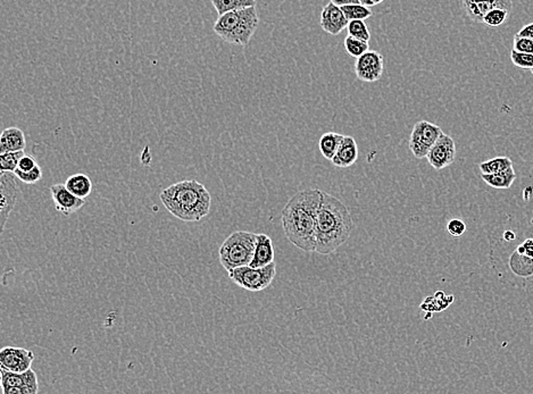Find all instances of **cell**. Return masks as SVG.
I'll use <instances>...</instances> for the list:
<instances>
[{
  "label": "cell",
  "instance_id": "cell-1",
  "mask_svg": "<svg viewBox=\"0 0 533 394\" xmlns=\"http://www.w3.org/2000/svg\"><path fill=\"white\" fill-rule=\"evenodd\" d=\"M321 199V190L307 189L296 193L282 210V227L287 239L306 253L315 251L316 221Z\"/></svg>",
  "mask_w": 533,
  "mask_h": 394
},
{
  "label": "cell",
  "instance_id": "cell-2",
  "mask_svg": "<svg viewBox=\"0 0 533 394\" xmlns=\"http://www.w3.org/2000/svg\"><path fill=\"white\" fill-rule=\"evenodd\" d=\"M353 227V218L345 203L322 191L316 221V253L320 255L334 253L351 238Z\"/></svg>",
  "mask_w": 533,
  "mask_h": 394
},
{
  "label": "cell",
  "instance_id": "cell-3",
  "mask_svg": "<svg viewBox=\"0 0 533 394\" xmlns=\"http://www.w3.org/2000/svg\"><path fill=\"white\" fill-rule=\"evenodd\" d=\"M161 201L172 215L182 222H199L211 210L212 196L196 179L175 183L161 192Z\"/></svg>",
  "mask_w": 533,
  "mask_h": 394
},
{
  "label": "cell",
  "instance_id": "cell-4",
  "mask_svg": "<svg viewBox=\"0 0 533 394\" xmlns=\"http://www.w3.org/2000/svg\"><path fill=\"white\" fill-rule=\"evenodd\" d=\"M260 16L256 6L236 9L218 15L214 32L227 44L247 46L256 32Z\"/></svg>",
  "mask_w": 533,
  "mask_h": 394
},
{
  "label": "cell",
  "instance_id": "cell-5",
  "mask_svg": "<svg viewBox=\"0 0 533 394\" xmlns=\"http://www.w3.org/2000/svg\"><path fill=\"white\" fill-rule=\"evenodd\" d=\"M257 234L247 231H237L225 239L218 250V258L225 271L229 272L237 267L251 265Z\"/></svg>",
  "mask_w": 533,
  "mask_h": 394
},
{
  "label": "cell",
  "instance_id": "cell-6",
  "mask_svg": "<svg viewBox=\"0 0 533 394\" xmlns=\"http://www.w3.org/2000/svg\"><path fill=\"white\" fill-rule=\"evenodd\" d=\"M277 274V264L272 262L264 267L242 266L227 272L233 282L247 291L260 292L271 286Z\"/></svg>",
  "mask_w": 533,
  "mask_h": 394
},
{
  "label": "cell",
  "instance_id": "cell-7",
  "mask_svg": "<svg viewBox=\"0 0 533 394\" xmlns=\"http://www.w3.org/2000/svg\"><path fill=\"white\" fill-rule=\"evenodd\" d=\"M441 127L427 121H420L413 127L410 136V149L418 159L427 158L433 144L441 136Z\"/></svg>",
  "mask_w": 533,
  "mask_h": 394
},
{
  "label": "cell",
  "instance_id": "cell-8",
  "mask_svg": "<svg viewBox=\"0 0 533 394\" xmlns=\"http://www.w3.org/2000/svg\"><path fill=\"white\" fill-rule=\"evenodd\" d=\"M0 375L4 394H37L39 392L38 377L31 368L24 373H14L0 368Z\"/></svg>",
  "mask_w": 533,
  "mask_h": 394
},
{
  "label": "cell",
  "instance_id": "cell-9",
  "mask_svg": "<svg viewBox=\"0 0 533 394\" xmlns=\"http://www.w3.org/2000/svg\"><path fill=\"white\" fill-rule=\"evenodd\" d=\"M16 175L11 172L0 174V232L3 233L11 212L18 203V189Z\"/></svg>",
  "mask_w": 533,
  "mask_h": 394
},
{
  "label": "cell",
  "instance_id": "cell-10",
  "mask_svg": "<svg viewBox=\"0 0 533 394\" xmlns=\"http://www.w3.org/2000/svg\"><path fill=\"white\" fill-rule=\"evenodd\" d=\"M384 71V57L379 51H368L356 58L355 74L363 82H377Z\"/></svg>",
  "mask_w": 533,
  "mask_h": 394
},
{
  "label": "cell",
  "instance_id": "cell-11",
  "mask_svg": "<svg viewBox=\"0 0 533 394\" xmlns=\"http://www.w3.org/2000/svg\"><path fill=\"white\" fill-rule=\"evenodd\" d=\"M456 157V144L454 139L442 132L441 136L433 144L430 151L427 153V159L429 164L436 171H440L448 167L454 163Z\"/></svg>",
  "mask_w": 533,
  "mask_h": 394
},
{
  "label": "cell",
  "instance_id": "cell-12",
  "mask_svg": "<svg viewBox=\"0 0 533 394\" xmlns=\"http://www.w3.org/2000/svg\"><path fill=\"white\" fill-rule=\"evenodd\" d=\"M36 356L24 348L5 347L0 351V368L14 373H24L32 366Z\"/></svg>",
  "mask_w": 533,
  "mask_h": 394
},
{
  "label": "cell",
  "instance_id": "cell-13",
  "mask_svg": "<svg viewBox=\"0 0 533 394\" xmlns=\"http://www.w3.org/2000/svg\"><path fill=\"white\" fill-rule=\"evenodd\" d=\"M51 193L55 208L64 216L72 215L86 205V199L74 196L65 184H54L51 186Z\"/></svg>",
  "mask_w": 533,
  "mask_h": 394
},
{
  "label": "cell",
  "instance_id": "cell-14",
  "mask_svg": "<svg viewBox=\"0 0 533 394\" xmlns=\"http://www.w3.org/2000/svg\"><path fill=\"white\" fill-rule=\"evenodd\" d=\"M348 23L349 21L346 18L341 7L337 6L330 1L325 5V8L322 9L320 25L323 31L331 36L340 34L344 30L347 29Z\"/></svg>",
  "mask_w": 533,
  "mask_h": 394
},
{
  "label": "cell",
  "instance_id": "cell-15",
  "mask_svg": "<svg viewBox=\"0 0 533 394\" xmlns=\"http://www.w3.org/2000/svg\"><path fill=\"white\" fill-rule=\"evenodd\" d=\"M358 159V147L353 136H345L339 146L338 151L333 157V165L340 168L351 167Z\"/></svg>",
  "mask_w": 533,
  "mask_h": 394
},
{
  "label": "cell",
  "instance_id": "cell-16",
  "mask_svg": "<svg viewBox=\"0 0 533 394\" xmlns=\"http://www.w3.org/2000/svg\"><path fill=\"white\" fill-rule=\"evenodd\" d=\"M273 242L270 236L266 234H257L256 247L253 253L251 267H264L274 262Z\"/></svg>",
  "mask_w": 533,
  "mask_h": 394
},
{
  "label": "cell",
  "instance_id": "cell-17",
  "mask_svg": "<svg viewBox=\"0 0 533 394\" xmlns=\"http://www.w3.org/2000/svg\"><path fill=\"white\" fill-rule=\"evenodd\" d=\"M25 146L27 140L21 129L12 127L4 129L0 136V153L22 151Z\"/></svg>",
  "mask_w": 533,
  "mask_h": 394
},
{
  "label": "cell",
  "instance_id": "cell-18",
  "mask_svg": "<svg viewBox=\"0 0 533 394\" xmlns=\"http://www.w3.org/2000/svg\"><path fill=\"white\" fill-rule=\"evenodd\" d=\"M66 188L77 197L86 199L92 191V182L86 174H74L66 179Z\"/></svg>",
  "mask_w": 533,
  "mask_h": 394
},
{
  "label": "cell",
  "instance_id": "cell-19",
  "mask_svg": "<svg viewBox=\"0 0 533 394\" xmlns=\"http://www.w3.org/2000/svg\"><path fill=\"white\" fill-rule=\"evenodd\" d=\"M481 179L491 188L510 189L516 179V174L514 168L510 167L499 173L482 174Z\"/></svg>",
  "mask_w": 533,
  "mask_h": 394
},
{
  "label": "cell",
  "instance_id": "cell-20",
  "mask_svg": "<svg viewBox=\"0 0 533 394\" xmlns=\"http://www.w3.org/2000/svg\"><path fill=\"white\" fill-rule=\"evenodd\" d=\"M510 268L513 273L521 277H530L533 275V258L521 255L518 251L510 255Z\"/></svg>",
  "mask_w": 533,
  "mask_h": 394
},
{
  "label": "cell",
  "instance_id": "cell-21",
  "mask_svg": "<svg viewBox=\"0 0 533 394\" xmlns=\"http://www.w3.org/2000/svg\"><path fill=\"white\" fill-rule=\"evenodd\" d=\"M344 136H345L337 132H327L320 138L318 148H320V151L325 159L332 160L333 157L338 151L339 146L341 144Z\"/></svg>",
  "mask_w": 533,
  "mask_h": 394
},
{
  "label": "cell",
  "instance_id": "cell-22",
  "mask_svg": "<svg viewBox=\"0 0 533 394\" xmlns=\"http://www.w3.org/2000/svg\"><path fill=\"white\" fill-rule=\"evenodd\" d=\"M454 301V296H447L444 292H437L433 297H427L421 305L422 310L427 312H442L451 306Z\"/></svg>",
  "mask_w": 533,
  "mask_h": 394
},
{
  "label": "cell",
  "instance_id": "cell-23",
  "mask_svg": "<svg viewBox=\"0 0 533 394\" xmlns=\"http://www.w3.org/2000/svg\"><path fill=\"white\" fill-rule=\"evenodd\" d=\"M218 15L236 11V9L246 8V7L256 6V0H211Z\"/></svg>",
  "mask_w": 533,
  "mask_h": 394
},
{
  "label": "cell",
  "instance_id": "cell-24",
  "mask_svg": "<svg viewBox=\"0 0 533 394\" xmlns=\"http://www.w3.org/2000/svg\"><path fill=\"white\" fill-rule=\"evenodd\" d=\"M510 167H513V162L508 157H496V158L481 163L479 165L482 174L499 173Z\"/></svg>",
  "mask_w": 533,
  "mask_h": 394
},
{
  "label": "cell",
  "instance_id": "cell-25",
  "mask_svg": "<svg viewBox=\"0 0 533 394\" xmlns=\"http://www.w3.org/2000/svg\"><path fill=\"white\" fill-rule=\"evenodd\" d=\"M341 8L345 13L348 21H353V20H364L365 21L368 18H371L372 14H373L370 7L362 5V4H351V5L342 6Z\"/></svg>",
  "mask_w": 533,
  "mask_h": 394
},
{
  "label": "cell",
  "instance_id": "cell-26",
  "mask_svg": "<svg viewBox=\"0 0 533 394\" xmlns=\"http://www.w3.org/2000/svg\"><path fill=\"white\" fill-rule=\"evenodd\" d=\"M348 34L355 38L360 39L362 42H368L371 40V33L368 30V24L364 20H353L349 21L347 27Z\"/></svg>",
  "mask_w": 533,
  "mask_h": 394
},
{
  "label": "cell",
  "instance_id": "cell-27",
  "mask_svg": "<svg viewBox=\"0 0 533 394\" xmlns=\"http://www.w3.org/2000/svg\"><path fill=\"white\" fill-rule=\"evenodd\" d=\"M345 49L351 57L358 58L370 49L368 42H362L360 39L355 38L348 34L345 39Z\"/></svg>",
  "mask_w": 533,
  "mask_h": 394
},
{
  "label": "cell",
  "instance_id": "cell-28",
  "mask_svg": "<svg viewBox=\"0 0 533 394\" xmlns=\"http://www.w3.org/2000/svg\"><path fill=\"white\" fill-rule=\"evenodd\" d=\"M23 155L24 151L0 153V172L14 173Z\"/></svg>",
  "mask_w": 533,
  "mask_h": 394
},
{
  "label": "cell",
  "instance_id": "cell-29",
  "mask_svg": "<svg viewBox=\"0 0 533 394\" xmlns=\"http://www.w3.org/2000/svg\"><path fill=\"white\" fill-rule=\"evenodd\" d=\"M510 11L506 8H495L487 13L483 18V24H486L488 27H501L505 22L507 21V18L510 16Z\"/></svg>",
  "mask_w": 533,
  "mask_h": 394
},
{
  "label": "cell",
  "instance_id": "cell-30",
  "mask_svg": "<svg viewBox=\"0 0 533 394\" xmlns=\"http://www.w3.org/2000/svg\"><path fill=\"white\" fill-rule=\"evenodd\" d=\"M510 61L513 65L522 70H530L533 68V53H521L513 49L510 51Z\"/></svg>",
  "mask_w": 533,
  "mask_h": 394
},
{
  "label": "cell",
  "instance_id": "cell-31",
  "mask_svg": "<svg viewBox=\"0 0 533 394\" xmlns=\"http://www.w3.org/2000/svg\"><path fill=\"white\" fill-rule=\"evenodd\" d=\"M14 174L20 181L25 183V184H36L37 182H39L42 179V168L39 165L30 172H22L16 168Z\"/></svg>",
  "mask_w": 533,
  "mask_h": 394
},
{
  "label": "cell",
  "instance_id": "cell-32",
  "mask_svg": "<svg viewBox=\"0 0 533 394\" xmlns=\"http://www.w3.org/2000/svg\"><path fill=\"white\" fill-rule=\"evenodd\" d=\"M447 231L451 236L460 238V236H462L466 232L465 222L462 221L460 218H453V220L448 222Z\"/></svg>",
  "mask_w": 533,
  "mask_h": 394
},
{
  "label": "cell",
  "instance_id": "cell-33",
  "mask_svg": "<svg viewBox=\"0 0 533 394\" xmlns=\"http://www.w3.org/2000/svg\"><path fill=\"white\" fill-rule=\"evenodd\" d=\"M513 49L521 53H533V39L523 38L515 34Z\"/></svg>",
  "mask_w": 533,
  "mask_h": 394
},
{
  "label": "cell",
  "instance_id": "cell-34",
  "mask_svg": "<svg viewBox=\"0 0 533 394\" xmlns=\"http://www.w3.org/2000/svg\"><path fill=\"white\" fill-rule=\"evenodd\" d=\"M37 166H38V163H37L36 158L31 155L24 153L22 158L20 159V162H18V170L22 172H30L32 171L33 168L37 167Z\"/></svg>",
  "mask_w": 533,
  "mask_h": 394
},
{
  "label": "cell",
  "instance_id": "cell-35",
  "mask_svg": "<svg viewBox=\"0 0 533 394\" xmlns=\"http://www.w3.org/2000/svg\"><path fill=\"white\" fill-rule=\"evenodd\" d=\"M472 3H490L494 4L499 8H506L512 11L513 3L512 0H462L463 5H468V4Z\"/></svg>",
  "mask_w": 533,
  "mask_h": 394
},
{
  "label": "cell",
  "instance_id": "cell-36",
  "mask_svg": "<svg viewBox=\"0 0 533 394\" xmlns=\"http://www.w3.org/2000/svg\"><path fill=\"white\" fill-rule=\"evenodd\" d=\"M516 251L521 255H527V256L533 258V239L525 240L523 243L520 244L519 247L516 248Z\"/></svg>",
  "mask_w": 533,
  "mask_h": 394
},
{
  "label": "cell",
  "instance_id": "cell-37",
  "mask_svg": "<svg viewBox=\"0 0 533 394\" xmlns=\"http://www.w3.org/2000/svg\"><path fill=\"white\" fill-rule=\"evenodd\" d=\"M516 36L523 37V38L533 39V23L527 24L525 27H522Z\"/></svg>",
  "mask_w": 533,
  "mask_h": 394
},
{
  "label": "cell",
  "instance_id": "cell-38",
  "mask_svg": "<svg viewBox=\"0 0 533 394\" xmlns=\"http://www.w3.org/2000/svg\"><path fill=\"white\" fill-rule=\"evenodd\" d=\"M331 3L334 4L337 6L342 7L346 5H351V4H360L358 0H331Z\"/></svg>",
  "mask_w": 533,
  "mask_h": 394
},
{
  "label": "cell",
  "instance_id": "cell-39",
  "mask_svg": "<svg viewBox=\"0 0 533 394\" xmlns=\"http://www.w3.org/2000/svg\"><path fill=\"white\" fill-rule=\"evenodd\" d=\"M515 238V233L510 231V229H508V231H506V232L504 233V239L506 241H512V240H514Z\"/></svg>",
  "mask_w": 533,
  "mask_h": 394
},
{
  "label": "cell",
  "instance_id": "cell-40",
  "mask_svg": "<svg viewBox=\"0 0 533 394\" xmlns=\"http://www.w3.org/2000/svg\"><path fill=\"white\" fill-rule=\"evenodd\" d=\"M358 1H360V4H362V5H365V6H373V4H372L371 0H358Z\"/></svg>",
  "mask_w": 533,
  "mask_h": 394
},
{
  "label": "cell",
  "instance_id": "cell-41",
  "mask_svg": "<svg viewBox=\"0 0 533 394\" xmlns=\"http://www.w3.org/2000/svg\"><path fill=\"white\" fill-rule=\"evenodd\" d=\"M371 1L373 4V6H375V5L382 3L383 0H371Z\"/></svg>",
  "mask_w": 533,
  "mask_h": 394
},
{
  "label": "cell",
  "instance_id": "cell-42",
  "mask_svg": "<svg viewBox=\"0 0 533 394\" xmlns=\"http://www.w3.org/2000/svg\"><path fill=\"white\" fill-rule=\"evenodd\" d=\"M531 199H532L533 201V192H532V196H531ZM531 224H532V227H533V216H532V218H531Z\"/></svg>",
  "mask_w": 533,
  "mask_h": 394
},
{
  "label": "cell",
  "instance_id": "cell-43",
  "mask_svg": "<svg viewBox=\"0 0 533 394\" xmlns=\"http://www.w3.org/2000/svg\"><path fill=\"white\" fill-rule=\"evenodd\" d=\"M531 73H532V74H533V68H531Z\"/></svg>",
  "mask_w": 533,
  "mask_h": 394
}]
</instances>
